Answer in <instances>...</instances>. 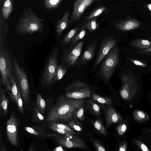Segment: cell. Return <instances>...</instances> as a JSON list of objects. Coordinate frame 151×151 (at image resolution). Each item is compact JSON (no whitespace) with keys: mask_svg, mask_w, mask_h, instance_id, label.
<instances>
[{"mask_svg":"<svg viewBox=\"0 0 151 151\" xmlns=\"http://www.w3.org/2000/svg\"><path fill=\"white\" fill-rule=\"evenodd\" d=\"M127 149V145L125 142H124L123 144L120 145L119 151H125Z\"/></svg>","mask_w":151,"mask_h":151,"instance_id":"f6af8a7d","label":"cell"},{"mask_svg":"<svg viewBox=\"0 0 151 151\" xmlns=\"http://www.w3.org/2000/svg\"><path fill=\"white\" fill-rule=\"evenodd\" d=\"M1 128L0 126V143H1V140L2 138V133L1 132Z\"/></svg>","mask_w":151,"mask_h":151,"instance_id":"681fc988","label":"cell"},{"mask_svg":"<svg viewBox=\"0 0 151 151\" xmlns=\"http://www.w3.org/2000/svg\"><path fill=\"white\" fill-rule=\"evenodd\" d=\"M134 52L137 53L151 55V47L145 49L138 50Z\"/></svg>","mask_w":151,"mask_h":151,"instance_id":"7bdbcfd3","label":"cell"},{"mask_svg":"<svg viewBox=\"0 0 151 151\" xmlns=\"http://www.w3.org/2000/svg\"><path fill=\"white\" fill-rule=\"evenodd\" d=\"M147 7L149 10L151 11V4H149L147 5Z\"/></svg>","mask_w":151,"mask_h":151,"instance_id":"f907efd6","label":"cell"},{"mask_svg":"<svg viewBox=\"0 0 151 151\" xmlns=\"http://www.w3.org/2000/svg\"><path fill=\"white\" fill-rule=\"evenodd\" d=\"M106 9V6L101 7L96 9L87 17L86 19V20H90L99 15L103 12Z\"/></svg>","mask_w":151,"mask_h":151,"instance_id":"1f68e13d","label":"cell"},{"mask_svg":"<svg viewBox=\"0 0 151 151\" xmlns=\"http://www.w3.org/2000/svg\"><path fill=\"white\" fill-rule=\"evenodd\" d=\"M83 41L78 42L71 48L64 57V60L69 66L76 63L81 52Z\"/></svg>","mask_w":151,"mask_h":151,"instance_id":"4fadbf2b","label":"cell"},{"mask_svg":"<svg viewBox=\"0 0 151 151\" xmlns=\"http://www.w3.org/2000/svg\"><path fill=\"white\" fill-rule=\"evenodd\" d=\"M94 126L99 133L104 135L106 134V129L101 121L98 120H96L94 122Z\"/></svg>","mask_w":151,"mask_h":151,"instance_id":"d6a6232c","label":"cell"},{"mask_svg":"<svg viewBox=\"0 0 151 151\" xmlns=\"http://www.w3.org/2000/svg\"><path fill=\"white\" fill-rule=\"evenodd\" d=\"M88 101V104L91 111L95 115H99L100 114V109L98 105L91 100Z\"/></svg>","mask_w":151,"mask_h":151,"instance_id":"836d02e7","label":"cell"},{"mask_svg":"<svg viewBox=\"0 0 151 151\" xmlns=\"http://www.w3.org/2000/svg\"><path fill=\"white\" fill-rule=\"evenodd\" d=\"M79 27V26H77L69 31L62 40L61 43L65 45H68L77 32Z\"/></svg>","mask_w":151,"mask_h":151,"instance_id":"83f0119b","label":"cell"},{"mask_svg":"<svg viewBox=\"0 0 151 151\" xmlns=\"http://www.w3.org/2000/svg\"><path fill=\"white\" fill-rule=\"evenodd\" d=\"M16 28L20 34H32L43 31V24L32 9H29L20 16Z\"/></svg>","mask_w":151,"mask_h":151,"instance_id":"7a4b0ae2","label":"cell"},{"mask_svg":"<svg viewBox=\"0 0 151 151\" xmlns=\"http://www.w3.org/2000/svg\"><path fill=\"white\" fill-rule=\"evenodd\" d=\"M122 117L112 108H109L106 113V127L108 128L111 124L122 120Z\"/></svg>","mask_w":151,"mask_h":151,"instance_id":"5bb4252c","label":"cell"},{"mask_svg":"<svg viewBox=\"0 0 151 151\" xmlns=\"http://www.w3.org/2000/svg\"><path fill=\"white\" fill-rule=\"evenodd\" d=\"M100 0H77L74 5L73 10L69 25L80 19L86 9L94 1Z\"/></svg>","mask_w":151,"mask_h":151,"instance_id":"7c38bea8","label":"cell"},{"mask_svg":"<svg viewBox=\"0 0 151 151\" xmlns=\"http://www.w3.org/2000/svg\"><path fill=\"white\" fill-rule=\"evenodd\" d=\"M49 125L57 127L59 128L66 130L72 132H75L73 129L71 128L70 127H69L66 125L56 123L55 122H50Z\"/></svg>","mask_w":151,"mask_h":151,"instance_id":"74e56055","label":"cell"},{"mask_svg":"<svg viewBox=\"0 0 151 151\" xmlns=\"http://www.w3.org/2000/svg\"><path fill=\"white\" fill-rule=\"evenodd\" d=\"M48 128L55 132L62 134L65 135L70 134H75V132H72L66 130L61 129L57 127L50 125L48 126Z\"/></svg>","mask_w":151,"mask_h":151,"instance_id":"8d00e7d4","label":"cell"},{"mask_svg":"<svg viewBox=\"0 0 151 151\" xmlns=\"http://www.w3.org/2000/svg\"><path fill=\"white\" fill-rule=\"evenodd\" d=\"M130 45L139 50L145 49L151 47V41L142 38L135 39L131 41Z\"/></svg>","mask_w":151,"mask_h":151,"instance_id":"d6986e66","label":"cell"},{"mask_svg":"<svg viewBox=\"0 0 151 151\" xmlns=\"http://www.w3.org/2000/svg\"><path fill=\"white\" fill-rule=\"evenodd\" d=\"M35 150L34 147L32 146H30L29 148V150H28V151H34Z\"/></svg>","mask_w":151,"mask_h":151,"instance_id":"c3c4849f","label":"cell"},{"mask_svg":"<svg viewBox=\"0 0 151 151\" xmlns=\"http://www.w3.org/2000/svg\"><path fill=\"white\" fill-rule=\"evenodd\" d=\"M127 129L126 124L124 123H122L117 127L116 130L119 135L122 136L125 133Z\"/></svg>","mask_w":151,"mask_h":151,"instance_id":"ab89813d","label":"cell"},{"mask_svg":"<svg viewBox=\"0 0 151 151\" xmlns=\"http://www.w3.org/2000/svg\"><path fill=\"white\" fill-rule=\"evenodd\" d=\"M134 120L139 122H143L150 119L149 115L145 112L140 110H135L132 112Z\"/></svg>","mask_w":151,"mask_h":151,"instance_id":"603a6c76","label":"cell"},{"mask_svg":"<svg viewBox=\"0 0 151 151\" xmlns=\"http://www.w3.org/2000/svg\"><path fill=\"white\" fill-rule=\"evenodd\" d=\"M46 137L53 139L55 142L65 147L89 149L84 142L74 134L64 135L60 134L48 133L46 134Z\"/></svg>","mask_w":151,"mask_h":151,"instance_id":"52a82bcc","label":"cell"},{"mask_svg":"<svg viewBox=\"0 0 151 151\" xmlns=\"http://www.w3.org/2000/svg\"><path fill=\"white\" fill-rule=\"evenodd\" d=\"M58 49L55 47L49 57L45 68L41 84L50 89L54 83V77L58 66Z\"/></svg>","mask_w":151,"mask_h":151,"instance_id":"ba28073f","label":"cell"},{"mask_svg":"<svg viewBox=\"0 0 151 151\" xmlns=\"http://www.w3.org/2000/svg\"><path fill=\"white\" fill-rule=\"evenodd\" d=\"M134 142L137 145L141 150L143 151H148L149 150L147 146L144 143L134 139Z\"/></svg>","mask_w":151,"mask_h":151,"instance_id":"b9f144b4","label":"cell"},{"mask_svg":"<svg viewBox=\"0 0 151 151\" xmlns=\"http://www.w3.org/2000/svg\"><path fill=\"white\" fill-rule=\"evenodd\" d=\"M3 1V0H0V3H1V2Z\"/></svg>","mask_w":151,"mask_h":151,"instance_id":"816d5d0a","label":"cell"},{"mask_svg":"<svg viewBox=\"0 0 151 151\" xmlns=\"http://www.w3.org/2000/svg\"><path fill=\"white\" fill-rule=\"evenodd\" d=\"M36 107L42 114H44L46 106L45 100L41 95L39 93H37L36 98Z\"/></svg>","mask_w":151,"mask_h":151,"instance_id":"cb8c5ba5","label":"cell"},{"mask_svg":"<svg viewBox=\"0 0 151 151\" xmlns=\"http://www.w3.org/2000/svg\"><path fill=\"white\" fill-rule=\"evenodd\" d=\"M0 115L2 117L6 116L7 113L9 101L6 98L5 90L1 88L0 90Z\"/></svg>","mask_w":151,"mask_h":151,"instance_id":"e0dca14e","label":"cell"},{"mask_svg":"<svg viewBox=\"0 0 151 151\" xmlns=\"http://www.w3.org/2000/svg\"><path fill=\"white\" fill-rule=\"evenodd\" d=\"M74 117L77 118L81 121L84 119V109L83 106L77 108L75 111Z\"/></svg>","mask_w":151,"mask_h":151,"instance_id":"e575fe53","label":"cell"},{"mask_svg":"<svg viewBox=\"0 0 151 151\" xmlns=\"http://www.w3.org/2000/svg\"><path fill=\"white\" fill-rule=\"evenodd\" d=\"M92 141L96 149L99 151H106L105 149L103 146L97 140H92Z\"/></svg>","mask_w":151,"mask_h":151,"instance_id":"60d3db41","label":"cell"},{"mask_svg":"<svg viewBox=\"0 0 151 151\" xmlns=\"http://www.w3.org/2000/svg\"><path fill=\"white\" fill-rule=\"evenodd\" d=\"M18 119L15 112L12 111L6 122V133L9 142L16 147L19 145L18 134Z\"/></svg>","mask_w":151,"mask_h":151,"instance_id":"30bf717a","label":"cell"},{"mask_svg":"<svg viewBox=\"0 0 151 151\" xmlns=\"http://www.w3.org/2000/svg\"><path fill=\"white\" fill-rule=\"evenodd\" d=\"M98 40V38L95 39L88 45L82 57V60L83 63H87L91 61L93 58Z\"/></svg>","mask_w":151,"mask_h":151,"instance_id":"2e32d148","label":"cell"},{"mask_svg":"<svg viewBox=\"0 0 151 151\" xmlns=\"http://www.w3.org/2000/svg\"><path fill=\"white\" fill-rule=\"evenodd\" d=\"M140 22L135 19H131L123 21L116 25L117 29L121 31H127L134 29L139 27Z\"/></svg>","mask_w":151,"mask_h":151,"instance_id":"9a60e30c","label":"cell"},{"mask_svg":"<svg viewBox=\"0 0 151 151\" xmlns=\"http://www.w3.org/2000/svg\"><path fill=\"white\" fill-rule=\"evenodd\" d=\"M23 100L22 98L20 92L19 90L18 95L17 105H18L19 111L20 113L22 114H23L24 113L23 105Z\"/></svg>","mask_w":151,"mask_h":151,"instance_id":"f35d334b","label":"cell"},{"mask_svg":"<svg viewBox=\"0 0 151 151\" xmlns=\"http://www.w3.org/2000/svg\"><path fill=\"white\" fill-rule=\"evenodd\" d=\"M117 43V40L112 36L106 37L102 39L94 64L95 67L99 65L104 57Z\"/></svg>","mask_w":151,"mask_h":151,"instance_id":"8fae6325","label":"cell"},{"mask_svg":"<svg viewBox=\"0 0 151 151\" xmlns=\"http://www.w3.org/2000/svg\"><path fill=\"white\" fill-rule=\"evenodd\" d=\"M129 0V1H131V0Z\"/></svg>","mask_w":151,"mask_h":151,"instance_id":"f5cc1de1","label":"cell"},{"mask_svg":"<svg viewBox=\"0 0 151 151\" xmlns=\"http://www.w3.org/2000/svg\"><path fill=\"white\" fill-rule=\"evenodd\" d=\"M117 43L104 57L100 69V75L105 81H108L113 74L119 61Z\"/></svg>","mask_w":151,"mask_h":151,"instance_id":"3957f363","label":"cell"},{"mask_svg":"<svg viewBox=\"0 0 151 151\" xmlns=\"http://www.w3.org/2000/svg\"><path fill=\"white\" fill-rule=\"evenodd\" d=\"M67 69L62 65H58L53 78L54 83L61 80L65 73Z\"/></svg>","mask_w":151,"mask_h":151,"instance_id":"4316f807","label":"cell"},{"mask_svg":"<svg viewBox=\"0 0 151 151\" xmlns=\"http://www.w3.org/2000/svg\"><path fill=\"white\" fill-rule=\"evenodd\" d=\"M129 60L134 64L136 65L144 67H146L147 66V65L145 63L137 60L130 59Z\"/></svg>","mask_w":151,"mask_h":151,"instance_id":"ee69618b","label":"cell"},{"mask_svg":"<svg viewBox=\"0 0 151 151\" xmlns=\"http://www.w3.org/2000/svg\"><path fill=\"white\" fill-rule=\"evenodd\" d=\"M69 126L73 129L78 131H82V128L81 125L77 120L73 119L68 123Z\"/></svg>","mask_w":151,"mask_h":151,"instance_id":"d590c367","label":"cell"},{"mask_svg":"<svg viewBox=\"0 0 151 151\" xmlns=\"http://www.w3.org/2000/svg\"><path fill=\"white\" fill-rule=\"evenodd\" d=\"M31 110L32 113V122L35 123H40L42 122L44 120V117L36 107H33Z\"/></svg>","mask_w":151,"mask_h":151,"instance_id":"d4e9b609","label":"cell"},{"mask_svg":"<svg viewBox=\"0 0 151 151\" xmlns=\"http://www.w3.org/2000/svg\"><path fill=\"white\" fill-rule=\"evenodd\" d=\"M69 15V13L66 12L63 17L57 23L56 31L58 35H60L67 27L68 24Z\"/></svg>","mask_w":151,"mask_h":151,"instance_id":"ac0fdd59","label":"cell"},{"mask_svg":"<svg viewBox=\"0 0 151 151\" xmlns=\"http://www.w3.org/2000/svg\"><path fill=\"white\" fill-rule=\"evenodd\" d=\"M1 151H5L6 150L5 147L3 144L0 143V150Z\"/></svg>","mask_w":151,"mask_h":151,"instance_id":"7dc6e473","label":"cell"},{"mask_svg":"<svg viewBox=\"0 0 151 151\" xmlns=\"http://www.w3.org/2000/svg\"><path fill=\"white\" fill-rule=\"evenodd\" d=\"M92 97L94 101L102 104L109 105L111 103V101L110 99L99 96L95 93L92 94Z\"/></svg>","mask_w":151,"mask_h":151,"instance_id":"4dcf8cb0","label":"cell"},{"mask_svg":"<svg viewBox=\"0 0 151 151\" xmlns=\"http://www.w3.org/2000/svg\"><path fill=\"white\" fill-rule=\"evenodd\" d=\"M13 3L11 0H5L2 9V15L4 19H7L12 12Z\"/></svg>","mask_w":151,"mask_h":151,"instance_id":"7402d4cb","label":"cell"},{"mask_svg":"<svg viewBox=\"0 0 151 151\" xmlns=\"http://www.w3.org/2000/svg\"><path fill=\"white\" fill-rule=\"evenodd\" d=\"M61 1L62 0H45L44 5L47 9H51L58 6Z\"/></svg>","mask_w":151,"mask_h":151,"instance_id":"f546056e","label":"cell"},{"mask_svg":"<svg viewBox=\"0 0 151 151\" xmlns=\"http://www.w3.org/2000/svg\"><path fill=\"white\" fill-rule=\"evenodd\" d=\"M85 101L61 96L49 110L46 120L50 122L64 120L68 122L73 119L75 110L83 106Z\"/></svg>","mask_w":151,"mask_h":151,"instance_id":"6da1fadb","label":"cell"},{"mask_svg":"<svg viewBox=\"0 0 151 151\" xmlns=\"http://www.w3.org/2000/svg\"><path fill=\"white\" fill-rule=\"evenodd\" d=\"M16 83L23 101L25 106L30 105V91L26 73L16 60L13 62Z\"/></svg>","mask_w":151,"mask_h":151,"instance_id":"5b68a950","label":"cell"},{"mask_svg":"<svg viewBox=\"0 0 151 151\" xmlns=\"http://www.w3.org/2000/svg\"><path fill=\"white\" fill-rule=\"evenodd\" d=\"M53 151H64L65 150H64L61 147V145H60L58 147H56V148L54 149L53 150Z\"/></svg>","mask_w":151,"mask_h":151,"instance_id":"bcb514c9","label":"cell"},{"mask_svg":"<svg viewBox=\"0 0 151 151\" xmlns=\"http://www.w3.org/2000/svg\"><path fill=\"white\" fill-rule=\"evenodd\" d=\"M122 87L120 95L124 100L130 101L138 92L139 88L137 78L133 73L126 70L121 76Z\"/></svg>","mask_w":151,"mask_h":151,"instance_id":"277c9868","label":"cell"},{"mask_svg":"<svg viewBox=\"0 0 151 151\" xmlns=\"http://www.w3.org/2000/svg\"><path fill=\"white\" fill-rule=\"evenodd\" d=\"M19 89L14 76L11 81V89L8 94L13 102L17 104Z\"/></svg>","mask_w":151,"mask_h":151,"instance_id":"ffe728a7","label":"cell"},{"mask_svg":"<svg viewBox=\"0 0 151 151\" xmlns=\"http://www.w3.org/2000/svg\"><path fill=\"white\" fill-rule=\"evenodd\" d=\"M13 66L7 51L2 48L0 49V72L2 84L8 93L10 90L11 80L14 76Z\"/></svg>","mask_w":151,"mask_h":151,"instance_id":"8992f818","label":"cell"},{"mask_svg":"<svg viewBox=\"0 0 151 151\" xmlns=\"http://www.w3.org/2000/svg\"><path fill=\"white\" fill-rule=\"evenodd\" d=\"M86 33V28L84 24L82 25L79 31L76 32L71 40L72 45H74L78 40L83 38Z\"/></svg>","mask_w":151,"mask_h":151,"instance_id":"484cf974","label":"cell"},{"mask_svg":"<svg viewBox=\"0 0 151 151\" xmlns=\"http://www.w3.org/2000/svg\"><path fill=\"white\" fill-rule=\"evenodd\" d=\"M84 24L86 28L90 32H93L96 30L99 27L98 24L95 17L90 19L87 22H84Z\"/></svg>","mask_w":151,"mask_h":151,"instance_id":"f1b7e54d","label":"cell"},{"mask_svg":"<svg viewBox=\"0 0 151 151\" xmlns=\"http://www.w3.org/2000/svg\"><path fill=\"white\" fill-rule=\"evenodd\" d=\"M25 130L28 133L34 135L40 138L46 137L47 134L45 130L37 126H26Z\"/></svg>","mask_w":151,"mask_h":151,"instance_id":"44dd1931","label":"cell"},{"mask_svg":"<svg viewBox=\"0 0 151 151\" xmlns=\"http://www.w3.org/2000/svg\"><path fill=\"white\" fill-rule=\"evenodd\" d=\"M65 96L68 97L82 99L91 96L90 87L84 82L80 80L74 81L65 88Z\"/></svg>","mask_w":151,"mask_h":151,"instance_id":"9c48e42d","label":"cell"}]
</instances>
